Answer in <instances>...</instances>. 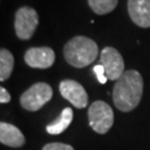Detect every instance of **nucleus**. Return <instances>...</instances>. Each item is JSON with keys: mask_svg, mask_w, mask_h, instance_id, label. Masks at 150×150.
Segmentation results:
<instances>
[{"mask_svg": "<svg viewBox=\"0 0 150 150\" xmlns=\"http://www.w3.org/2000/svg\"><path fill=\"white\" fill-rule=\"evenodd\" d=\"M93 72L96 74L97 79H98V81H99L100 83L105 85V83L107 82L108 78H107V76H106V70H105V68L102 67L101 64H96V66L93 67Z\"/></svg>", "mask_w": 150, "mask_h": 150, "instance_id": "4468645a", "label": "nucleus"}, {"mask_svg": "<svg viewBox=\"0 0 150 150\" xmlns=\"http://www.w3.org/2000/svg\"><path fill=\"white\" fill-rule=\"evenodd\" d=\"M56 59L54 51L49 47H33L29 48L25 54V62L37 69H47L51 67Z\"/></svg>", "mask_w": 150, "mask_h": 150, "instance_id": "6e6552de", "label": "nucleus"}, {"mask_svg": "<svg viewBox=\"0 0 150 150\" xmlns=\"http://www.w3.org/2000/svg\"><path fill=\"white\" fill-rule=\"evenodd\" d=\"M15 59L9 50L1 49L0 50V80L6 81L9 79L11 72L13 70Z\"/></svg>", "mask_w": 150, "mask_h": 150, "instance_id": "f8f14e48", "label": "nucleus"}, {"mask_svg": "<svg viewBox=\"0 0 150 150\" xmlns=\"http://www.w3.org/2000/svg\"><path fill=\"white\" fill-rule=\"evenodd\" d=\"M74 118V111L69 107L64 108L62 112L60 115V117L57 120H54L52 123L48 125L46 127L47 132L50 134H62L66 129L70 126V123Z\"/></svg>", "mask_w": 150, "mask_h": 150, "instance_id": "9b49d317", "label": "nucleus"}, {"mask_svg": "<svg viewBox=\"0 0 150 150\" xmlns=\"http://www.w3.org/2000/svg\"><path fill=\"white\" fill-rule=\"evenodd\" d=\"M52 98V88L46 82H37L20 96V105L28 111H37Z\"/></svg>", "mask_w": 150, "mask_h": 150, "instance_id": "20e7f679", "label": "nucleus"}, {"mask_svg": "<svg viewBox=\"0 0 150 150\" xmlns=\"http://www.w3.org/2000/svg\"><path fill=\"white\" fill-rule=\"evenodd\" d=\"M10 100H11L10 93L8 92V90L6 88L1 87L0 88V102L1 103H8Z\"/></svg>", "mask_w": 150, "mask_h": 150, "instance_id": "dca6fc26", "label": "nucleus"}, {"mask_svg": "<svg viewBox=\"0 0 150 150\" xmlns=\"http://www.w3.org/2000/svg\"><path fill=\"white\" fill-rule=\"evenodd\" d=\"M88 120L97 134H107L113 125L112 109L107 102L97 100L88 109Z\"/></svg>", "mask_w": 150, "mask_h": 150, "instance_id": "7ed1b4c3", "label": "nucleus"}, {"mask_svg": "<svg viewBox=\"0 0 150 150\" xmlns=\"http://www.w3.org/2000/svg\"><path fill=\"white\" fill-rule=\"evenodd\" d=\"M100 64L106 70L108 80H118L125 72V62L122 56L117 49L106 47L100 54Z\"/></svg>", "mask_w": 150, "mask_h": 150, "instance_id": "423d86ee", "label": "nucleus"}, {"mask_svg": "<svg viewBox=\"0 0 150 150\" xmlns=\"http://www.w3.org/2000/svg\"><path fill=\"white\" fill-rule=\"evenodd\" d=\"M88 5L95 13L107 15L117 7L118 0H88Z\"/></svg>", "mask_w": 150, "mask_h": 150, "instance_id": "ddd939ff", "label": "nucleus"}, {"mask_svg": "<svg viewBox=\"0 0 150 150\" xmlns=\"http://www.w3.org/2000/svg\"><path fill=\"white\" fill-rule=\"evenodd\" d=\"M99 49L97 43L85 36H76L64 47V57L75 68H85L97 59Z\"/></svg>", "mask_w": 150, "mask_h": 150, "instance_id": "f03ea898", "label": "nucleus"}, {"mask_svg": "<svg viewBox=\"0 0 150 150\" xmlns=\"http://www.w3.org/2000/svg\"><path fill=\"white\" fill-rule=\"evenodd\" d=\"M59 90L61 96L64 99L74 105L78 109L86 108L88 105V95L85 88L78 81L66 79L62 80L59 85Z\"/></svg>", "mask_w": 150, "mask_h": 150, "instance_id": "0eeeda50", "label": "nucleus"}, {"mask_svg": "<svg viewBox=\"0 0 150 150\" xmlns=\"http://www.w3.org/2000/svg\"><path fill=\"white\" fill-rule=\"evenodd\" d=\"M128 12L138 27H150V0H128Z\"/></svg>", "mask_w": 150, "mask_h": 150, "instance_id": "1a4fd4ad", "label": "nucleus"}, {"mask_svg": "<svg viewBox=\"0 0 150 150\" xmlns=\"http://www.w3.org/2000/svg\"><path fill=\"white\" fill-rule=\"evenodd\" d=\"M42 150H75L70 145L61 144V142H51L46 145Z\"/></svg>", "mask_w": 150, "mask_h": 150, "instance_id": "2eb2a0df", "label": "nucleus"}, {"mask_svg": "<svg viewBox=\"0 0 150 150\" xmlns=\"http://www.w3.org/2000/svg\"><path fill=\"white\" fill-rule=\"evenodd\" d=\"M25 136L16 126L8 122L0 123V142L11 148H20L25 145Z\"/></svg>", "mask_w": 150, "mask_h": 150, "instance_id": "9d476101", "label": "nucleus"}, {"mask_svg": "<svg viewBox=\"0 0 150 150\" xmlns=\"http://www.w3.org/2000/svg\"><path fill=\"white\" fill-rule=\"evenodd\" d=\"M142 92L144 79L141 74L137 70H127L113 86L115 106L122 112H129L140 103Z\"/></svg>", "mask_w": 150, "mask_h": 150, "instance_id": "f257e3e1", "label": "nucleus"}, {"mask_svg": "<svg viewBox=\"0 0 150 150\" xmlns=\"http://www.w3.org/2000/svg\"><path fill=\"white\" fill-rule=\"evenodd\" d=\"M39 23L38 12L31 7L19 8L15 16V30L17 37L21 40H29L33 36Z\"/></svg>", "mask_w": 150, "mask_h": 150, "instance_id": "39448f33", "label": "nucleus"}]
</instances>
